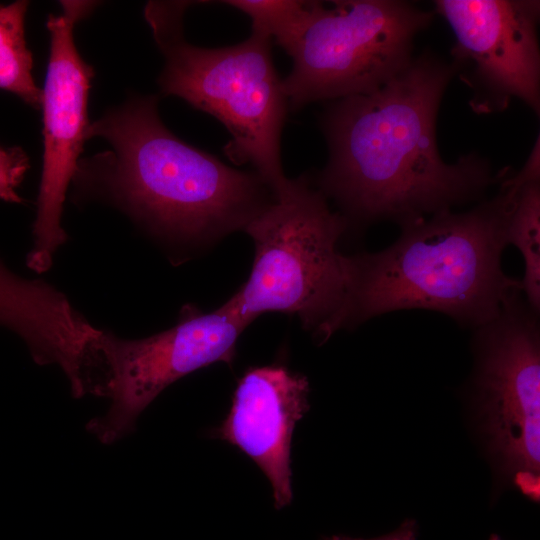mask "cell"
Wrapping results in <instances>:
<instances>
[{"label":"cell","instance_id":"1","mask_svg":"<svg viewBox=\"0 0 540 540\" xmlns=\"http://www.w3.org/2000/svg\"><path fill=\"white\" fill-rule=\"evenodd\" d=\"M457 72L453 61L423 52L379 88L329 102L321 117L329 156L316 186L349 229L402 225L477 201L506 174L493 175L474 152L455 163L439 154L437 114Z\"/></svg>","mask_w":540,"mask_h":540},{"label":"cell","instance_id":"2","mask_svg":"<svg viewBox=\"0 0 540 540\" xmlns=\"http://www.w3.org/2000/svg\"><path fill=\"white\" fill-rule=\"evenodd\" d=\"M518 191L500 182L494 197L466 212L409 221L382 251L348 255L342 328L405 309L441 312L473 329L496 317L506 296L521 289L501 264Z\"/></svg>","mask_w":540,"mask_h":540},{"label":"cell","instance_id":"3","mask_svg":"<svg viewBox=\"0 0 540 540\" xmlns=\"http://www.w3.org/2000/svg\"><path fill=\"white\" fill-rule=\"evenodd\" d=\"M110 150L94 157V181L157 232L187 241L236 230L274 199L255 171H240L166 128L157 99L132 100L89 124L87 140Z\"/></svg>","mask_w":540,"mask_h":540},{"label":"cell","instance_id":"4","mask_svg":"<svg viewBox=\"0 0 540 540\" xmlns=\"http://www.w3.org/2000/svg\"><path fill=\"white\" fill-rule=\"evenodd\" d=\"M348 230L306 175L288 179L244 228L254 244L253 265L223 306L247 325L266 312L296 314L325 342L342 328L348 255L338 244Z\"/></svg>","mask_w":540,"mask_h":540},{"label":"cell","instance_id":"5","mask_svg":"<svg viewBox=\"0 0 540 540\" xmlns=\"http://www.w3.org/2000/svg\"><path fill=\"white\" fill-rule=\"evenodd\" d=\"M189 2L151 1L145 16L165 58L159 86L217 118L231 140L236 164L249 163L274 192L287 181L281 134L288 101L272 58V40L257 32L231 46L205 48L185 41L182 17Z\"/></svg>","mask_w":540,"mask_h":540},{"label":"cell","instance_id":"6","mask_svg":"<svg viewBox=\"0 0 540 540\" xmlns=\"http://www.w3.org/2000/svg\"><path fill=\"white\" fill-rule=\"evenodd\" d=\"M433 13L399 0L319 1L282 78L290 110L369 93L412 60Z\"/></svg>","mask_w":540,"mask_h":540},{"label":"cell","instance_id":"7","mask_svg":"<svg viewBox=\"0 0 540 540\" xmlns=\"http://www.w3.org/2000/svg\"><path fill=\"white\" fill-rule=\"evenodd\" d=\"M471 389L489 454L530 500L540 497V323L521 289L473 329Z\"/></svg>","mask_w":540,"mask_h":540},{"label":"cell","instance_id":"8","mask_svg":"<svg viewBox=\"0 0 540 540\" xmlns=\"http://www.w3.org/2000/svg\"><path fill=\"white\" fill-rule=\"evenodd\" d=\"M242 320L223 305L211 312L184 309L173 327L141 339H122L103 331L108 411L87 430L103 444L131 433L146 407L170 384L217 362L231 364Z\"/></svg>","mask_w":540,"mask_h":540},{"label":"cell","instance_id":"9","mask_svg":"<svg viewBox=\"0 0 540 540\" xmlns=\"http://www.w3.org/2000/svg\"><path fill=\"white\" fill-rule=\"evenodd\" d=\"M93 5L87 1H61L62 12L47 20L50 54L41 101L43 165L33 226L34 247L27 257V265L38 273L50 267L53 253L66 240L61 226L66 191L78 172L87 140V102L93 69L80 56L73 30Z\"/></svg>","mask_w":540,"mask_h":540},{"label":"cell","instance_id":"10","mask_svg":"<svg viewBox=\"0 0 540 540\" xmlns=\"http://www.w3.org/2000/svg\"><path fill=\"white\" fill-rule=\"evenodd\" d=\"M435 7L454 33L452 61L473 91L472 110L503 111L518 98L539 115V1L438 0Z\"/></svg>","mask_w":540,"mask_h":540},{"label":"cell","instance_id":"11","mask_svg":"<svg viewBox=\"0 0 540 540\" xmlns=\"http://www.w3.org/2000/svg\"><path fill=\"white\" fill-rule=\"evenodd\" d=\"M308 394L307 378L283 365L250 368L237 383L229 413L211 431L258 465L271 484L276 509L293 498L291 441L309 409Z\"/></svg>","mask_w":540,"mask_h":540},{"label":"cell","instance_id":"12","mask_svg":"<svg viewBox=\"0 0 540 540\" xmlns=\"http://www.w3.org/2000/svg\"><path fill=\"white\" fill-rule=\"evenodd\" d=\"M27 7L28 2L22 0L0 5V89L39 108L42 90L33 79V58L24 33Z\"/></svg>","mask_w":540,"mask_h":540},{"label":"cell","instance_id":"13","mask_svg":"<svg viewBox=\"0 0 540 540\" xmlns=\"http://www.w3.org/2000/svg\"><path fill=\"white\" fill-rule=\"evenodd\" d=\"M507 244L518 248L524 259L521 291L540 312V181L521 187L515 198L506 230Z\"/></svg>","mask_w":540,"mask_h":540},{"label":"cell","instance_id":"14","mask_svg":"<svg viewBox=\"0 0 540 540\" xmlns=\"http://www.w3.org/2000/svg\"><path fill=\"white\" fill-rule=\"evenodd\" d=\"M221 3L245 13L252 31L262 34L291 55L310 24L319 1L227 0Z\"/></svg>","mask_w":540,"mask_h":540},{"label":"cell","instance_id":"15","mask_svg":"<svg viewBox=\"0 0 540 540\" xmlns=\"http://www.w3.org/2000/svg\"><path fill=\"white\" fill-rule=\"evenodd\" d=\"M29 167L26 153L19 147L0 146V199L20 203L16 189Z\"/></svg>","mask_w":540,"mask_h":540},{"label":"cell","instance_id":"16","mask_svg":"<svg viewBox=\"0 0 540 540\" xmlns=\"http://www.w3.org/2000/svg\"><path fill=\"white\" fill-rule=\"evenodd\" d=\"M539 136L534 144V147L528 156V159L522 169L518 173L511 176L507 172L502 181L516 189H520L524 185L540 181V147Z\"/></svg>","mask_w":540,"mask_h":540},{"label":"cell","instance_id":"17","mask_svg":"<svg viewBox=\"0 0 540 540\" xmlns=\"http://www.w3.org/2000/svg\"><path fill=\"white\" fill-rule=\"evenodd\" d=\"M417 524L412 519L405 520L396 530L376 538H353L346 535H332L322 537L321 540H416Z\"/></svg>","mask_w":540,"mask_h":540},{"label":"cell","instance_id":"18","mask_svg":"<svg viewBox=\"0 0 540 540\" xmlns=\"http://www.w3.org/2000/svg\"><path fill=\"white\" fill-rule=\"evenodd\" d=\"M489 540H502L498 534H491Z\"/></svg>","mask_w":540,"mask_h":540}]
</instances>
